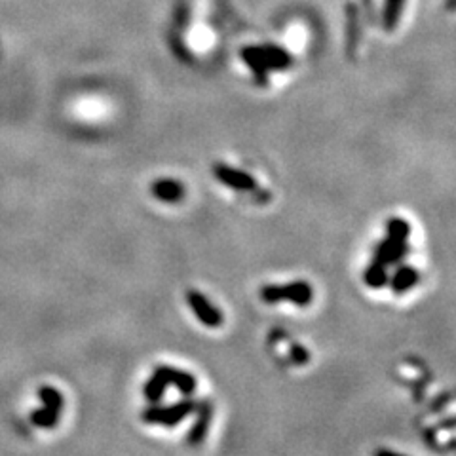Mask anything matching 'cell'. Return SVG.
<instances>
[{
	"mask_svg": "<svg viewBox=\"0 0 456 456\" xmlns=\"http://www.w3.org/2000/svg\"><path fill=\"white\" fill-rule=\"evenodd\" d=\"M310 48V32L306 25L291 21L265 40L240 48L238 63L242 75L257 88H270L278 80L295 76Z\"/></svg>",
	"mask_w": 456,
	"mask_h": 456,
	"instance_id": "6da1fadb",
	"label": "cell"
},
{
	"mask_svg": "<svg viewBox=\"0 0 456 456\" xmlns=\"http://www.w3.org/2000/svg\"><path fill=\"white\" fill-rule=\"evenodd\" d=\"M417 0H348L344 10V50L357 59L372 40H394L409 29Z\"/></svg>",
	"mask_w": 456,
	"mask_h": 456,
	"instance_id": "7a4b0ae2",
	"label": "cell"
},
{
	"mask_svg": "<svg viewBox=\"0 0 456 456\" xmlns=\"http://www.w3.org/2000/svg\"><path fill=\"white\" fill-rule=\"evenodd\" d=\"M177 44L189 61H205L220 44V25L209 0H189L177 25Z\"/></svg>",
	"mask_w": 456,
	"mask_h": 456,
	"instance_id": "3957f363",
	"label": "cell"
},
{
	"mask_svg": "<svg viewBox=\"0 0 456 456\" xmlns=\"http://www.w3.org/2000/svg\"><path fill=\"white\" fill-rule=\"evenodd\" d=\"M258 295L266 304H278L289 301V303L296 304V306H308L312 303V298H314V291H312V285L308 281L296 280L291 281V283H283V285L268 283V285L260 289Z\"/></svg>",
	"mask_w": 456,
	"mask_h": 456,
	"instance_id": "277c9868",
	"label": "cell"
},
{
	"mask_svg": "<svg viewBox=\"0 0 456 456\" xmlns=\"http://www.w3.org/2000/svg\"><path fill=\"white\" fill-rule=\"evenodd\" d=\"M38 399L42 401V405L38 407L32 415L30 420L37 428L42 430H52L57 424V420L61 417V410H63V395L52 386H42L38 390Z\"/></svg>",
	"mask_w": 456,
	"mask_h": 456,
	"instance_id": "5b68a950",
	"label": "cell"
},
{
	"mask_svg": "<svg viewBox=\"0 0 456 456\" xmlns=\"http://www.w3.org/2000/svg\"><path fill=\"white\" fill-rule=\"evenodd\" d=\"M196 401H192L190 397L182 399V401L175 403V405H169V407H149V409L143 410V422L146 424H158L164 426V428H173L179 422H182L184 418L192 415L196 410Z\"/></svg>",
	"mask_w": 456,
	"mask_h": 456,
	"instance_id": "8992f818",
	"label": "cell"
},
{
	"mask_svg": "<svg viewBox=\"0 0 456 456\" xmlns=\"http://www.w3.org/2000/svg\"><path fill=\"white\" fill-rule=\"evenodd\" d=\"M211 173L215 175V179L222 182L225 187L238 190V192H251V190H257L258 187L257 179H255L253 175L243 171V169H238V167L234 166L222 164V162L213 164Z\"/></svg>",
	"mask_w": 456,
	"mask_h": 456,
	"instance_id": "52a82bcc",
	"label": "cell"
},
{
	"mask_svg": "<svg viewBox=\"0 0 456 456\" xmlns=\"http://www.w3.org/2000/svg\"><path fill=\"white\" fill-rule=\"evenodd\" d=\"M187 303H189L190 310L196 316L200 323H204L205 327H220L222 325V314L215 306V304L198 289H190L187 291Z\"/></svg>",
	"mask_w": 456,
	"mask_h": 456,
	"instance_id": "ba28073f",
	"label": "cell"
},
{
	"mask_svg": "<svg viewBox=\"0 0 456 456\" xmlns=\"http://www.w3.org/2000/svg\"><path fill=\"white\" fill-rule=\"evenodd\" d=\"M154 372L158 374L160 379L166 382L167 386H173L175 390H179L182 395H192L196 390V379L187 371L175 369L171 365H158Z\"/></svg>",
	"mask_w": 456,
	"mask_h": 456,
	"instance_id": "9c48e42d",
	"label": "cell"
},
{
	"mask_svg": "<svg viewBox=\"0 0 456 456\" xmlns=\"http://www.w3.org/2000/svg\"><path fill=\"white\" fill-rule=\"evenodd\" d=\"M184 192H187L184 184L177 179H171V177H162L151 184L152 196L164 204H179L184 198Z\"/></svg>",
	"mask_w": 456,
	"mask_h": 456,
	"instance_id": "30bf717a",
	"label": "cell"
},
{
	"mask_svg": "<svg viewBox=\"0 0 456 456\" xmlns=\"http://www.w3.org/2000/svg\"><path fill=\"white\" fill-rule=\"evenodd\" d=\"M409 251V245L407 242H395V240H382L380 243H377L374 247V253H372V260H379L382 265H399L405 255Z\"/></svg>",
	"mask_w": 456,
	"mask_h": 456,
	"instance_id": "8fae6325",
	"label": "cell"
},
{
	"mask_svg": "<svg viewBox=\"0 0 456 456\" xmlns=\"http://www.w3.org/2000/svg\"><path fill=\"white\" fill-rule=\"evenodd\" d=\"M194 412H196V420H194V424L190 428L189 437H187V439H189L190 445H200V443L204 441L207 430H209V422H211V415H213L211 403L209 401L198 403Z\"/></svg>",
	"mask_w": 456,
	"mask_h": 456,
	"instance_id": "7c38bea8",
	"label": "cell"
},
{
	"mask_svg": "<svg viewBox=\"0 0 456 456\" xmlns=\"http://www.w3.org/2000/svg\"><path fill=\"white\" fill-rule=\"evenodd\" d=\"M418 280H420V274H418L417 268H412V266H399L394 276L388 280V283H390V287H392L395 295H403L409 289L415 287Z\"/></svg>",
	"mask_w": 456,
	"mask_h": 456,
	"instance_id": "4fadbf2b",
	"label": "cell"
},
{
	"mask_svg": "<svg viewBox=\"0 0 456 456\" xmlns=\"http://www.w3.org/2000/svg\"><path fill=\"white\" fill-rule=\"evenodd\" d=\"M390 276H388V266L379 263V260H372L371 265L365 268L363 272V281L371 289H380L382 285H386Z\"/></svg>",
	"mask_w": 456,
	"mask_h": 456,
	"instance_id": "5bb4252c",
	"label": "cell"
},
{
	"mask_svg": "<svg viewBox=\"0 0 456 456\" xmlns=\"http://www.w3.org/2000/svg\"><path fill=\"white\" fill-rule=\"evenodd\" d=\"M167 384L164 380L160 379L156 372H152V377L146 380V384L143 388V394L146 397V401L152 403V405H156V403L162 401V397L166 394Z\"/></svg>",
	"mask_w": 456,
	"mask_h": 456,
	"instance_id": "9a60e30c",
	"label": "cell"
},
{
	"mask_svg": "<svg viewBox=\"0 0 456 456\" xmlns=\"http://www.w3.org/2000/svg\"><path fill=\"white\" fill-rule=\"evenodd\" d=\"M410 236V225L401 217H392L386 222V238L395 242H407Z\"/></svg>",
	"mask_w": 456,
	"mask_h": 456,
	"instance_id": "2e32d148",
	"label": "cell"
},
{
	"mask_svg": "<svg viewBox=\"0 0 456 456\" xmlns=\"http://www.w3.org/2000/svg\"><path fill=\"white\" fill-rule=\"evenodd\" d=\"M291 359H293V363L304 365L308 363L310 354H308V350L301 346V344H291Z\"/></svg>",
	"mask_w": 456,
	"mask_h": 456,
	"instance_id": "e0dca14e",
	"label": "cell"
},
{
	"mask_svg": "<svg viewBox=\"0 0 456 456\" xmlns=\"http://www.w3.org/2000/svg\"><path fill=\"white\" fill-rule=\"evenodd\" d=\"M374 456H405V455L395 453V450H390V448H379V450H374Z\"/></svg>",
	"mask_w": 456,
	"mask_h": 456,
	"instance_id": "ac0fdd59",
	"label": "cell"
},
{
	"mask_svg": "<svg viewBox=\"0 0 456 456\" xmlns=\"http://www.w3.org/2000/svg\"><path fill=\"white\" fill-rule=\"evenodd\" d=\"M445 14L456 15V0H445Z\"/></svg>",
	"mask_w": 456,
	"mask_h": 456,
	"instance_id": "d6986e66",
	"label": "cell"
}]
</instances>
